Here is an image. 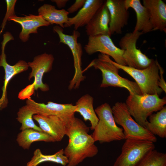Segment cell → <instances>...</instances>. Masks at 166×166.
I'll return each instance as SVG.
<instances>
[{
    "label": "cell",
    "mask_w": 166,
    "mask_h": 166,
    "mask_svg": "<svg viewBox=\"0 0 166 166\" xmlns=\"http://www.w3.org/2000/svg\"><path fill=\"white\" fill-rule=\"evenodd\" d=\"M11 41L10 38L7 36H3L1 42V53L0 55V66L2 67L5 70V75L4 84L2 89V93L0 99V110L6 107L7 105L6 89L7 85L11 79L15 75L26 71L29 67L27 63L23 60L19 61L15 65H12L7 62L5 49L7 43Z\"/></svg>",
    "instance_id": "obj_12"
},
{
    "label": "cell",
    "mask_w": 166,
    "mask_h": 166,
    "mask_svg": "<svg viewBox=\"0 0 166 166\" xmlns=\"http://www.w3.org/2000/svg\"><path fill=\"white\" fill-rule=\"evenodd\" d=\"M125 140L121 153L113 166H138L155 148L154 143L149 141L134 139Z\"/></svg>",
    "instance_id": "obj_7"
},
{
    "label": "cell",
    "mask_w": 166,
    "mask_h": 166,
    "mask_svg": "<svg viewBox=\"0 0 166 166\" xmlns=\"http://www.w3.org/2000/svg\"><path fill=\"white\" fill-rule=\"evenodd\" d=\"M34 91L33 87L31 84L29 85L20 92L18 97L22 100L28 99L33 94Z\"/></svg>",
    "instance_id": "obj_29"
},
{
    "label": "cell",
    "mask_w": 166,
    "mask_h": 166,
    "mask_svg": "<svg viewBox=\"0 0 166 166\" xmlns=\"http://www.w3.org/2000/svg\"><path fill=\"white\" fill-rule=\"evenodd\" d=\"M143 34L140 32H129L121 39L119 45L124 50L123 57L126 66L137 69L148 67L153 59L148 58L136 46V42Z\"/></svg>",
    "instance_id": "obj_9"
},
{
    "label": "cell",
    "mask_w": 166,
    "mask_h": 166,
    "mask_svg": "<svg viewBox=\"0 0 166 166\" xmlns=\"http://www.w3.org/2000/svg\"><path fill=\"white\" fill-rule=\"evenodd\" d=\"M136 122L145 128L147 118L154 112L160 110L166 104V97H159L157 94L138 95L129 94L125 103Z\"/></svg>",
    "instance_id": "obj_3"
},
{
    "label": "cell",
    "mask_w": 166,
    "mask_h": 166,
    "mask_svg": "<svg viewBox=\"0 0 166 166\" xmlns=\"http://www.w3.org/2000/svg\"><path fill=\"white\" fill-rule=\"evenodd\" d=\"M16 141L20 147L27 150L32 143L36 141L56 142L53 137L46 133L31 128L21 131L17 136Z\"/></svg>",
    "instance_id": "obj_23"
},
{
    "label": "cell",
    "mask_w": 166,
    "mask_h": 166,
    "mask_svg": "<svg viewBox=\"0 0 166 166\" xmlns=\"http://www.w3.org/2000/svg\"><path fill=\"white\" fill-rule=\"evenodd\" d=\"M86 0H76L74 3L67 9L69 14H72L81 9L84 5Z\"/></svg>",
    "instance_id": "obj_30"
},
{
    "label": "cell",
    "mask_w": 166,
    "mask_h": 166,
    "mask_svg": "<svg viewBox=\"0 0 166 166\" xmlns=\"http://www.w3.org/2000/svg\"><path fill=\"white\" fill-rule=\"evenodd\" d=\"M138 166H166V154L154 149L146 156Z\"/></svg>",
    "instance_id": "obj_27"
},
{
    "label": "cell",
    "mask_w": 166,
    "mask_h": 166,
    "mask_svg": "<svg viewBox=\"0 0 166 166\" xmlns=\"http://www.w3.org/2000/svg\"><path fill=\"white\" fill-rule=\"evenodd\" d=\"M102 0H86L82 7L74 17L69 18L68 21L64 25V27L74 26V30L86 26L99 9L103 4Z\"/></svg>",
    "instance_id": "obj_18"
},
{
    "label": "cell",
    "mask_w": 166,
    "mask_h": 166,
    "mask_svg": "<svg viewBox=\"0 0 166 166\" xmlns=\"http://www.w3.org/2000/svg\"><path fill=\"white\" fill-rule=\"evenodd\" d=\"M53 31L57 33L59 38V43L66 45L70 49L73 57L75 72L72 79L70 81L68 89L71 90L79 87L81 83L86 77L83 75L82 69L81 57L83 54L82 45L77 42L78 38L80 34L78 31L74 30L72 34L68 35L64 32L63 28L58 26L53 28Z\"/></svg>",
    "instance_id": "obj_8"
},
{
    "label": "cell",
    "mask_w": 166,
    "mask_h": 166,
    "mask_svg": "<svg viewBox=\"0 0 166 166\" xmlns=\"http://www.w3.org/2000/svg\"><path fill=\"white\" fill-rule=\"evenodd\" d=\"M50 162L66 166L68 160L65 155L64 150L61 149L53 155H45L39 148L36 149L30 160L27 162L26 166H37L44 162Z\"/></svg>",
    "instance_id": "obj_25"
},
{
    "label": "cell",
    "mask_w": 166,
    "mask_h": 166,
    "mask_svg": "<svg viewBox=\"0 0 166 166\" xmlns=\"http://www.w3.org/2000/svg\"><path fill=\"white\" fill-rule=\"evenodd\" d=\"M8 20L13 21L21 25L22 30L19 34V37L24 42L28 41L30 34H37L39 27L48 26L50 25L42 16L32 14L25 15L22 17L16 15L10 17Z\"/></svg>",
    "instance_id": "obj_16"
},
{
    "label": "cell",
    "mask_w": 166,
    "mask_h": 166,
    "mask_svg": "<svg viewBox=\"0 0 166 166\" xmlns=\"http://www.w3.org/2000/svg\"><path fill=\"white\" fill-rule=\"evenodd\" d=\"M113 63L132 77L135 81L142 94H157L159 95L163 91L158 86L160 77L157 60L153 59L151 64L143 69H137L119 65L112 60Z\"/></svg>",
    "instance_id": "obj_6"
},
{
    "label": "cell",
    "mask_w": 166,
    "mask_h": 166,
    "mask_svg": "<svg viewBox=\"0 0 166 166\" xmlns=\"http://www.w3.org/2000/svg\"><path fill=\"white\" fill-rule=\"evenodd\" d=\"M159 71L160 74L158 82V86L165 93H166V83L164 79L163 74L164 71L160 64L159 65Z\"/></svg>",
    "instance_id": "obj_31"
},
{
    "label": "cell",
    "mask_w": 166,
    "mask_h": 166,
    "mask_svg": "<svg viewBox=\"0 0 166 166\" xmlns=\"http://www.w3.org/2000/svg\"><path fill=\"white\" fill-rule=\"evenodd\" d=\"M17 121L21 124L20 129L21 131L31 128L36 130L43 132L40 128L37 126L33 120V116L36 114L27 105L20 108L17 112Z\"/></svg>",
    "instance_id": "obj_26"
},
{
    "label": "cell",
    "mask_w": 166,
    "mask_h": 166,
    "mask_svg": "<svg viewBox=\"0 0 166 166\" xmlns=\"http://www.w3.org/2000/svg\"><path fill=\"white\" fill-rule=\"evenodd\" d=\"M125 0H107L105 3L110 15V35L122 33V29L128 23L129 13L125 5Z\"/></svg>",
    "instance_id": "obj_15"
},
{
    "label": "cell",
    "mask_w": 166,
    "mask_h": 166,
    "mask_svg": "<svg viewBox=\"0 0 166 166\" xmlns=\"http://www.w3.org/2000/svg\"><path fill=\"white\" fill-rule=\"evenodd\" d=\"M93 98L89 94L81 97L75 104L76 112L79 113L85 121H89L91 124L90 128L93 130L97 125L99 119L93 107Z\"/></svg>",
    "instance_id": "obj_22"
},
{
    "label": "cell",
    "mask_w": 166,
    "mask_h": 166,
    "mask_svg": "<svg viewBox=\"0 0 166 166\" xmlns=\"http://www.w3.org/2000/svg\"><path fill=\"white\" fill-rule=\"evenodd\" d=\"M54 59L52 54L45 53L36 56L33 61L27 63L29 67L32 69L28 77L29 80L34 78V81L31 84L34 90L39 89L43 92L49 90L48 85L43 83L42 78L45 73L52 70Z\"/></svg>",
    "instance_id": "obj_11"
},
{
    "label": "cell",
    "mask_w": 166,
    "mask_h": 166,
    "mask_svg": "<svg viewBox=\"0 0 166 166\" xmlns=\"http://www.w3.org/2000/svg\"><path fill=\"white\" fill-rule=\"evenodd\" d=\"M84 49L88 55L99 52L111 57L117 64L126 66L122 56L124 50L116 46L108 35L101 34L88 37Z\"/></svg>",
    "instance_id": "obj_10"
},
{
    "label": "cell",
    "mask_w": 166,
    "mask_h": 166,
    "mask_svg": "<svg viewBox=\"0 0 166 166\" xmlns=\"http://www.w3.org/2000/svg\"><path fill=\"white\" fill-rule=\"evenodd\" d=\"M38 15L43 18L50 24H56L63 28L69 19L68 12L64 9L57 10L54 6L44 4L38 8Z\"/></svg>",
    "instance_id": "obj_21"
},
{
    "label": "cell",
    "mask_w": 166,
    "mask_h": 166,
    "mask_svg": "<svg viewBox=\"0 0 166 166\" xmlns=\"http://www.w3.org/2000/svg\"><path fill=\"white\" fill-rule=\"evenodd\" d=\"M110 15L105 1L89 23L85 26V32L88 36L107 35L110 36Z\"/></svg>",
    "instance_id": "obj_17"
},
{
    "label": "cell",
    "mask_w": 166,
    "mask_h": 166,
    "mask_svg": "<svg viewBox=\"0 0 166 166\" xmlns=\"http://www.w3.org/2000/svg\"><path fill=\"white\" fill-rule=\"evenodd\" d=\"M74 116L64 120L55 116L36 114L33 118L42 131L53 137L56 142L61 141L66 135L68 122Z\"/></svg>",
    "instance_id": "obj_13"
},
{
    "label": "cell",
    "mask_w": 166,
    "mask_h": 166,
    "mask_svg": "<svg viewBox=\"0 0 166 166\" xmlns=\"http://www.w3.org/2000/svg\"><path fill=\"white\" fill-rule=\"evenodd\" d=\"M112 109L115 123L123 128L125 140L134 139L153 143L156 142L157 139L155 136L133 120L125 103L117 102L112 108Z\"/></svg>",
    "instance_id": "obj_5"
},
{
    "label": "cell",
    "mask_w": 166,
    "mask_h": 166,
    "mask_svg": "<svg viewBox=\"0 0 166 166\" xmlns=\"http://www.w3.org/2000/svg\"><path fill=\"white\" fill-rule=\"evenodd\" d=\"M95 111L99 119L92 134L95 142L103 143L125 139L123 129L116 125L112 108L109 104H102Z\"/></svg>",
    "instance_id": "obj_4"
},
{
    "label": "cell",
    "mask_w": 166,
    "mask_h": 166,
    "mask_svg": "<svg viewBox=\"0 0 166 166\" xmlns=\"http://www.w3.org/2000/svg\"><path fill=\"white\" fill-rule=\"evenodd\" d=\"M124 2L126 8L127 10L130 8H132L136 14V22L133 32L139 31L144 34L152 31L148 11L142 5L140 0H125Z\"/></svg>",
    "instance_id": "obj_20"
},
{
    "label": "cell",
    "mask_w": 166,
    "mask_h": 166,
    "mask_svg": "<svg viewBox=\"0 0 166 166\" xmlns=\"http://www.w3.org/2000/svg\"><path fill=\"white\" fill-rule=\"evenodd\" d=\"M153 135L161 138L166 137V107L149 117V121L145 127Z\"/></svg>",
    "instance_id": "obj_24"
},
{
    "label": "cell",
    "mask_w": 166,
    "mask_h": 166,
    "mask_svg": "<svg viewBox=\"0 0 166 166\" xmlns=\"http://www.w3.org/2000/svg\"><path fill=\"white\" fill-rule=\"evenodd\" d=\"M17 1L16 0H6L7 6V10L2 22L1 26L2 30L1 32H2L3 28H4L8 18L10 17L16 15L15 13L14 7Z\"/></svg>",
    "instance_id": "obj_28"
},
{
    "label": "cell",
    "mask_w": 166,
    "mask_h": 166,
    "mask_svg": "<svg viewBox=\"0 0 166 166\" xmlns=\"http://www.w3.org/2000/svg\"><path fill=\"white\" fill-rule=\"evenodd\" d=\"M89 127L81 119L73 117L67 124L66 135L68 143L64 149L69 162L66 166H76L85 158L93 157L98 152Z\"/></svg>",
    "instance_id": "obj_1"
},
{
    "label": "cell",
    "mask_w": 166,
    "mask_h": 166,
    "mask_svg": "<svg viewBox=\"0 0 166 166\" xmlns=\"http://www.w3.org/2000/svg\"><path fill=\"white\" fill-rule=\"evenodd\" d=\"M26 105L36 114L57 116L64 120L74 115L76 106L72 104H61L49 101L47 104L38 103L30 97L27 99Z\"/></svg>",
    "instance_id": "obj_14"
},
{
    "label": "cell",
    "mask_w": 166,
    "mask_h": 166,
    "mask_svg": "<svg viewBox=\"0 0 166 166\" xmlns=\"http://www.w3.org/2000/svg\"><path fill=\"white\" fill-rule=\"evenodd\" d=\"M93 67L100 70L102 73V81L101 88L115 87L124 88L129 92V94H142L138 85L135 82L122 77L119 74L120 69L112 62L110 57L100 53L97 58L93 60L84 70Z\"/></svg>",
    "instance_id": "obj_2"
},
{
    "label": "cell",
    "mask_w": 166,
    "mask_h": 166,
    "mask_svg": "<svg viewBox=\"0 0 166 166\" xmlns=\"http://www.w3.org/2000/svg\"><path fill=\"white\" fill-rule=\"evenodd\" d=\"M52 2L55 3L57 7L59 8L65 7L69 1L68 0H51Z\"/></svg>",
    "instance_id": "obj_32"
},
{
    "label": "cell",
    "mask_w": 166,
    "mask_h": 166,
    "mask_svg": "<svg viewBox=\"0 0 166 166\" xmlns=\"http://www.w3.org/2000/svg\"><path fill=\"white\" fill-rule=\"evenodd\" d=\"M143 3L149 13L152 31L159 30L166 32L165 3L162 0H143Z\"/></svg>",
    "instance_id": "obj_19"
}]
</instances>
